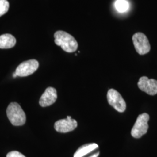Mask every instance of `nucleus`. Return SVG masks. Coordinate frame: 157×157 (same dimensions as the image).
<instances>
[{"label":"nucleus","instance_id":"obj_1","mask_svg":"<svg viewBox=\"0 0 157 157\" xmlns=\"http://www.w3.org/2000/svg\"><path fill=\"white\" fill-rule=\"evenodd\" d=\"M54 42L67 52L72 53L77 50L78 43L72 35L67 32L58 30L54 33Z\"/></svg>","mask_w":157,"mask_h":157},{"label":"nucleus","instance_id":"obj_2","mask_svg":"<svg viewBox=\"0 0 157 157\" xmlns=\"http://www.w3.org/2000/svg\"><path fill=\"white\" fill-rule=\"evenodd\" d=\"M6 115L13 126H22L26 122V114L20 105L17 102H11L8 105L6 109Z\"/></svg>","mask_w":157,"mask_h":157},{"label":"nucleus","instance_id":"obj_3","mask_svg":"<svg viewBox=\"0 0 157 157\" xmlns=\"http://www.w3.org/2000/svg\"><path fill=\"white\" fill-rule=\"evenodd\" d=\"M150 116L147 113H143L139 115L131 130V135L133 137L139 139L147 133L148 129V122Z\"/></svg>","mask_w":157,"mask_h":157},{"label":"nucleus","instance_id":"obj_4","mask_svg":"<svg viewBox=\"0 0 157 157\" xmlns=\"http://www.w3.org/2000/svg\"><path fill=\"white\" fill-rule=\"evenodd\" d=\"M135 50L140 55H144L150 52L151 46L148 38L141 32L135 33L132 37Z\"/></svg>","mask_w":157,"mask_h":157},{"label":"nucleus","instance_id":"obj_5","mask_svg":"<svg viewBox=\"0 0 157 157\" xmlns=\"http://www.w3.org/2000/svg\"><path fill=\"white\" fill-rule=\"evenodd\" d=\"M107 100L109 104L119 112H124L126 104L121 94L115 89H109L107 93Z\"/></svg>","mask_w":157,"mask_h":157},{"label":"nucleus","instance_id":"obj_6","mask_svg":"<svg viewBox=\"0 0 157 157\" xmlns=\"http://www.w3.org/2000/svg\"><path fill=\"white\" fill-rule=\"evenodd\" d=\"M39 66V62L36 59H30L21 63L16 69L15 73L17 76L26 77L34 73Z\"/></svg>","mask_w":157,"mask_h":157},{"label":"nucleus","instance_id":"obj_7","mask_svg":"<svg viewBox=\"0 0 157 157\" xmlns=\"http://www.w3.org/2000/svg\"><path fill=\"white\" fill-rule=\"evenodd\" d=\"M78 126V122L75 119H73L70 116L63 119L57 121L54 124V128L56 132L65 133L76 129Z\"/></svg>","mask_w":157,"mask_h":157},{"label":"nucleus","instance_id":"obj_8","mask_svg":"<svg viewBox=\"0 0 157 157\" xmlns=\"http://www.w3.org/2000/svg\"><path fill=\"white\" fill-rule=\"evenodd\" d=\"M139 88L148 95H154L157 94V80L143 76L139 78L137 83Z\"/></svg>","mask_w":157,"mask_h":157},{"label":"nucleus","instance_id":"obj_9","mask_svg":"<svg viewBox=\"0 0 157 157\" xmlns=\"http://www.w3.org/2000/svg\"><path fill=\"white\" fill-rule=\"evenodd\" d=\"M57 99V93L56 89L49 87L45 89L40 99L39 104L41 107H46L52 105Z\"/></svg>","mask_w":157,"mask_h":157},{"label":"nucleus","instance_id":"obj_10","mask_svg":"<svg viewBox=\"0 0 157 157\" xmlns=\"http://www.w3.org/2000/svg\"><path fill=\"white\" fill-rule=\"evenodd\" d=\"M17 43L15 37L11 34H4L0 36V48L8 49L13 47Z\"/></svg>","mask_w":157,"mask_h":157},{"label":"nucleus","instance_id":"obj_11","mask_svg":"<svg viewBox=\"0 0 157 157\" xmlns=\"http://www.w3.org/2000/svg\"><path fill=\"white\" fill-rule=\"evenodd\" d=\"M98 147V146L96 143H89L84 144L78 148V150L74 154L73 157H84L87 154L94 151Z\"/></svg>","mask_w":157,"mask_h":157},{"label":"nucleus","instance_id":"obj_12","mask_svg":"<svg viewBox=\"0 0 157 157\" xmlns=\"http://www.w3.org/2000/svg\"><path fill=\"white\" fill-rule=\"evenodd\" d=\"M115 6L119 12L123 13L128 10L129 4L126 0H117L115 3Z\"/></svg>","mask_w":157,"mask_h":157},{"label":"nucleus","instance_id":"obj_13","mask_svg":"<svg viewBox=\"0 0 157 157\" xmlns=\"http://www.w3.org/2000/svg\"><path fill=\"white\" fill-rule=\"evenodd\" d=\"M9 8L10 3L7 0H0V17L8 11Z\"/></svg>","mask_w":157,"mask_h":157},{"label":"nucleus","instance_id":"obj_14","mask_svg":"<svg viewBox=\"0 0 157 157\" xmlns=\"http://www.w3.org/2000/svg\"><path fill=\"white\" fill-rule=\"evenodd\" d=\"M6 157H26L22 154L17 151L10 152L6 155Z\"/></svg>","mask_w":157,"mask_h":157},{"label":"nucleus","instance_id":"obj_15","mask_svg":"<svg viewBox=\"0 0 157 157\" xmlns=\"http://www.w3.org/2000/svg\"><path fill=\"white\" fill-rule=\"evenodd\" d=\"M98 155H99V152H97V153H96L95 154L90 156V157H97Z\"/></svg>","mask_w":157,"mask_h":157},{"label":"nucleus","instance_id":"obj_16","mask_svg":"<svg viewBox=\"0 0 157 157\" xmlns=\"http://www.w3.org/2000/svg\"><path fill=\"white\" fill-rule=\"evenodd\" d=\"M17 75L15 73H15H13V78H17Z\"/></svg>","mask_w":157,"mask_h":157}]
</instances>
